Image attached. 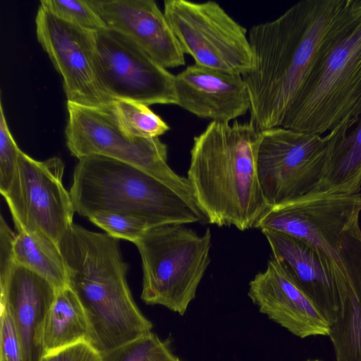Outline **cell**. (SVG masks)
<instances>
[{
    "label": "cell",
    "instance_id": "obj_28",
    "mask_svg": "<svg viewBox=\"0 0 361 361\" xmlns=\"http://www.w3.org/2000/svg\"><path fill=\"white\" fill-rule=\"evenodd\" d=\"M16 234L5 221L3 216L0 221V283L8 277L15 263L13 243Z\"/></svg>",
    "mask_w": 361,
    "mask_h": 361
},
{
    "label": "cell",
    "instance_id": "obj_5",
    "mask_svg": "<svg viewBox=\"0 0 361 361\" xmlns=\"http://www.w3.org/2000/svg\"><path fill=\"white\" fill-rule=\"evenodd\" d=\"M78 160L70 194L82 216L116 213L139 219L148 228L207 221L200 209L136 166L101 155Z\"/></svg>",
    "mask_w": 361,
    "mask_h": 361
},
{
    "label": "cell",
    "instance_id": "obj_30",
    "mask_svg": "<svg viewBox=\"0 0 361 361\" xmlns=\"http://www.w3.org/2000/svg\"><path fill=\"white\" fill-rule=\"evenodd\" d=\"M41 361H51L48 356L44 355Z\"/></svg>",
    "mask_w": 361,
    "mask_h": 361
},
{
    "label": "cell",
    "instance_id": "obj_16",
    "mask_svg": "<svg viewBox=\"0 0 361 361\" xmlns=\"http://www.w3.org/2000/svg\"><path fill=\"white\" fill-rule=\"evenodd\" d=\"M176 105L202 118L230 123L250 111L243 75L194 63L175 75Z\"/></svg>",
    "mask_w": 361,
    "mask_h": 361
},
{
    "label": "cell",
    "instance_id": "obj_29",
    "mask_svg": "<svg viewBox=\"0 0 361 361\" xmlns=\"http://www.w3.org/2000/svg\"><path fill=\"white\" fill-rule=\"evenodd\" d=\"M51 361H102V355L87 341H82L47 355Z\"/></svg>",
    "mask_w": 361,
    "mask_h": 361
},
{
    "label": "cell",
    "instance_id": "obj_22",
    "mask_svg": "<svg viewBox=\"0 0 361 361\" xmlns=\"http://www.w3.org/2000/svg\"><path fill=\"white\" fill-rule=\"evenodd\" d=\"M111 113L121 129L132 137H159L170 129L148 105L139 102L116 99L111 104Z\"/></svg>",
    "mask_w": 361,
    "mask_h": 361
},
{
    "label": "cell",
    "instance_id": "obj_23",
    "mask_svg": "<svg viewBox=\"0 0 361 361\" xmlns=\"http://www.w3.org/2000/svg\"><path fill=\"white\" fill-rule=\"evenodd\" d=\"M170 341L151 331L102 355V361H181Z\"/></svg>",
    "mask_w": 361,
    "mask_h": 361
},
{
    "label": "cell",
    "instance_id": "obj_24",
    "mask_svg": "<svg viewBox=\"0 0 361 361\" xmlns=\"http://www.w3.org/2000/svg\"><path fill=\"white\" fill-rule=\"evenodd\" d=\"M40 6L56 17L90 32L107 28L87 0H42Z\"/></svg>",
    "mask_w": 361,
    "mask_h": 361
},
{
    "label": "cell",
    "instance_id": "obj_12",
    "mask_svg": "<svg viewBox=\"0 0 361 361\" xmlns=\"http://www.w3.org/2000/svg\"><path fill=\"white\" fill-rule=\"evenodd\" d=\"M101 83L114 99L176 104L175 75L133 40L110 28L93 32Z\"/></svg>",
    "mask_w": 361,
    "mask_h": 361
},
{
    "label": "cell",
    "instance_id": "obj_25",
    "mask_svg": "<svg viewBox=\"0 0 361 361\" xmlns=\"http://www.w3.org/2000/svg\"><path fill=\"white\" fill-rule=\"evenodd\" d=\"M88 219L110 236L133 243L149 228L139 219L116 213L98 212Z\"/></svg>",
    "mask_w": 361,
    "mask_h": 361
},
{
    "label": "cell",
    "instance_id": "obj_2",
    "mask_svg": "<svg viewBox=\"0 0 361 361\" xmlns=\"http://www.w3.org/2000/svg\"><path fill=\"white\" fill-rule=\"evenodd\" d=\"M58 245L87 319L89 344L103 354L152 331L128 287L118 239L73 223Z\"/></svg>",
    "mask_w": 361,
    "mask_h": 361
},
{
    "label": "cell",
    "instance_id": "obj_6",
    "mask_svg": "<svg viewBox=\"0 0 361 361\" xmlns=\"http://www.w3.org/2000/svg\"><path fill=\"white\" fill-rule=\"evenodd\" d=\"M361 117V18L314 68L281 126L323 135Z\"/></svg>",
    "mask_w": 361,
    "mask_h": 361
},
{
    "label": "cell",
    "instance_id": "obj_31",
    "mask_svg": "<svg viewBox=\"0 0 361 361\" xmlns=\"http://www.w3.org/2000/svg\"><path fill=\"white\" fill-rule=\"evenodd\" d=\"M306 361H322V360H318V359H314V360H312V359H308V360H307Z\"/></svg>",
    "mask_w": 361,
    "mask_h": 361
},
{
    "label": "cell",
    "instance_id": "obj_15",
    "mask_svg": "<svg viewBox=\"0 0 361 361\" xmlns=\"http://www.w3.org/2000/svg\"><path fill=\"white\" fill-rule=\"evenodd\" d=\"M87 1L107 28L130 38L164 68L185 65V54L154 1Z\"/></svg>",
    "mask_w": 361,
    "mask_h": 361
},
{
    "label": "cell",
    "instance_id": "obj_20",
    "mask_svg": "<svg viewBox=\"0 0 361 361\" xmlns=\"http://www.w3.org/2000/svg\"><path fill=\"white\" fill-rule=\"evenodd\" d=\"M88 333L87 319L75 293L68 286L58 290L45 321L44 356L87 341Z\"/></svg>",
    "mask_w": 361,
    "mask_h": 361
},
{
    "label": "cell",
    "instance_id": "obj_4",
    "mask_svg": "<svg viewBox=\"0 0 361 361\" xmlns=\"http://www.w3.org/2000/svg\"><path fill=\"white\" fill-rule=\"evenodd\" d=\"M361 192L311 191L271 206L255 228L282 232L312 245L327 266L338 296L361 292Z\"/></svg>",
    "mask_w": 361,
    "mask_h": 361
},
{
    "label": "cell",
    "instance_id": "obj_10",
    "mask_svg": "<svg viewBox=\"0 0 361 361\" xmlns=\"http://www.w3.org/2000/svg\"><path fill=\"white\" fill-rule=\"evenodd\" d=\"M164 13L184 54L195 63L241 75L251 68L246 29L218 3L166 0Z\"/></svg>",
    "mask_w": 361,
    "mask_h": 361
},
{
    "label": "cell",
    "instance_id": "obj_21",
    "mask_svg": "<svg viewBox=\"0 0 361 361\" xmlns=\"http://www.w3.org/2000/svg\"><path fill=\"white\" fill-rule=\"evenodd\" d=\"M15 263L49 281L58 290L68 286L66 267L58 243L38 233L18 232L13 243Z\"/></svg>",
    "mask_w": 361,
    "mask_h": 361
},
{
    "label": "cell",
    "instance_id": "obj_1",
    "mask_svg": "<svg viewBox=\"0 0 361 361\" xmlns=\"http://www.w3.org/2000/svg\"><path fill=\"white\" fill-rule=\"evenodd\" d=\"M360 18L361 0H304L250 29L252 66L243 78L259 130L281 126L314 68Z\"/></svg>",
    "mask_w": 361,
    "mask_h": 361
},
{
    "label": "cell",
    "instance_id": "obj_13",
    "mask_svg": "<svg viewBox=\"0 0 361 361\" xmlns=\"http://www.w3.org/2000/svg\"><path fill=\"white\" fill-rule=\"evenodd\" d=\"M36 35L63 78L67 102L111 110L96 65L93 32L68 23L41 6L35 17Z\"/></svg>",
    "mask_w": 361,
    "mask_h": 361
},
{
    "label": "cell",
    "instance_id": "obj_11",
    "mask_svg": "<svg viewBox=\"0 0 361 361\" xmlns=\"http://www.w3.org/2000/svg\"><path fill=\"white\" fill-rule=\"evenodd\" d=\"M64 164L56 157L37 161L22 150L8 190L2 194L18 232L41 233L59 243L75 212L63 184Z\"/></svg>",
    "mask_w": 361,
    "mask_h": 361
},
{
    "label": "cell",
    "instance_id": "obj_3",
    "mask_svg": "<svg viewBox=\"0 0 361 361\" xmlns=\"http://www.w3.org/2000/svg\"><path fill=\"white\" fill-rule=\"evenodd\" d=\"M259 137L251 120L211 121L194 137L187 178L209 223L248 230L270 207L258 178Z\"/></svg>",
    "mask_w": 361,
    "mask_h": 361
},
{
    "label": "cell",
    "instance_id": "obj_27",
    "mask_svg": "<svg viewBox=\"0 0 361 361\" xmlns=\"http://www.w3.org/2000/svg\"><path fill=\"white\" fill-rule=\"evenodd\" d=\"M0 360L23 361L19 336L11 314L4 303L0 302Z\"/></svg>",
    "mask_w": 361,
    "mask_h": 361
},
{
    "label": "cell",
    "instance_id": "obj_19",
    "mask_svg": "<svg viewBox=\"0 0 361 361\" xmlns=\"http://www.w3.org/2000/svg\"><path fill=\"white\" fill-rule=\"evenodd\" d=\"M350 133L340 127L322 176L312 191L361 192V117Z\"/></svg>",
    "mask_w": 361,
    "mask_h": 361
},
{
    "label": "cell",
    "instance_id": "obj_17",
    "mask_svg": "<svg viewBox=\"0 0 361 361\" xmlns=\"http://www.w3.org/2000/svg\"><path fill=\"white\" fill-rule=\"evenodd\" d=\"M1 300L15 323L23 361H41L46 318L57 290L46 279L15 264L6 279L0 283Z\"/></svg>",
    "mask_w": 361,
    "mask_h": 361
},
{
    "label": "cell",
    "instance_id": "obj_7",
    "mask_svg": "<svg viewBox=\"0 0 361 361\" xmlns=\"http://www.w3.org/2000/svg\"><path fill=\"white\" fill-rule=\"evenodd\" d=\"M134 244L142 259V300L183 315L210 263V229L199 235L185 224L157 226Z\"/></svg>",
    "mask_w": 361,
    "mask_h": 361
},
{
    "label": "cell",
    "instance_id": "obj_32",
    "mask_svg": "<svg viewBox=\"0 0 361 361\" xmlns=\"http://www.w3.org/2000/svg\"><path fill=\"white\" fill-rule=\"evenodd\" d=\"M0 361H4V360H0Z\"/></svg>",
    "mask_w": 361,
    "mask_h": 361
},
{
    "label": "cell",
    "instance_id": "obj_8",
    "mask_svg": "<svg viewBox=\"0 0 361 361\" xmlns=\"http://www.w3.org/2000/svg\"><path fill=\"white\" fill-rule=\"evenodd\" d=\"M66 145L78 159L101 155L136 166L169 186L198 209L187 177L176 173L167 163V146L159 137L143 138L125 133L111 110L66 104ZM201 211V210H200Z\"/></svg>",
    "mask_w": 361,
    "mask_h": 361
},
{
    "label": "cell",
    "instance_id": "obj_18",
    "mask_svg": "<svg viewBox=\"0 0 361 361\" xmlns=\"http://www.w3.org/2000/svg\"><path fill=\"white\" fill-rule=\"evenodd\" d=\"M272 252L333 324L339 314V296L334 278L317 250L307 242L273 230H262Z\"/></svg>",
    "mask_w": 361,
    "mask_h": 361
},
{
    "label": "cell",
    "instance_id": "obj_14",
    "mask_svg": "<svg viewBox=\"0 0 361 361\" xmlns=\"http://www.w3.org/2000/svg\"><path fill=\"white\" fill-rule=\"evenodd\" d=\"M247 295L261 313L298 337L329 334L330 323L286 268L272 257L266 269L249 283Z\"/></svg>",
    "mask_w": 361,
    "mask_h": 361
},
{
    "label": "cell",
    "instance_id": "obj_26",
    "mask_svg": "<svg viewBox=\"0 0 361 361\" xmlns=\"http://www.w3.org/2000/svg\"><path fill=\"white\" fill-rule=\"evenodd\" d=\"M20 149L14 140L8 128L0 104V191L4 194L13 179L18 161Z\"/></svg>",
    "mask_w": 361,
    "mask_h": 361
},
{
    "label": "cell",
    "instance_id": "obj_9",
    "mask_svg": "<svg viewBox=\"0 0 361 361\" xmlns=\"http://www.w3.org/2000/svg\"><path fill=\"white\" fill-rule=\"evenodd\" d=\"M336 128L325 135L282 126L260 131L257 167L269 207L312 191L319 182L336 138Z\"/></svg>",
    "mask_w": 361,
    "mask_h": 361
}]
</instances>
